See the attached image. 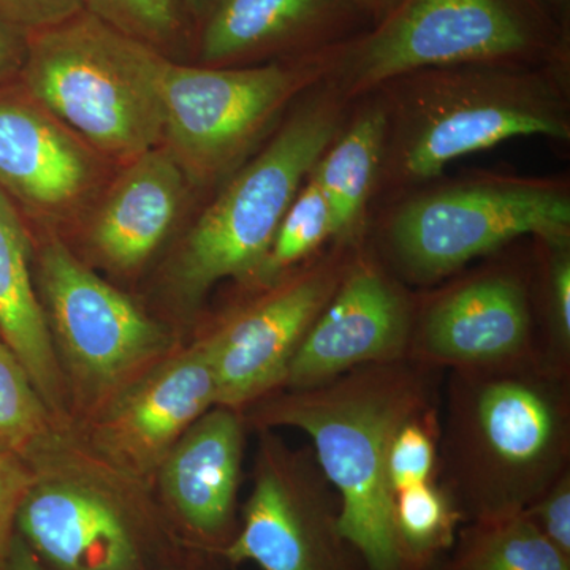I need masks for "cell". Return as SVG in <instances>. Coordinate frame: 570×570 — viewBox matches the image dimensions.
I'll return each instance as SVG.
<instances>
[{"label":"cell","instance_id":"1","mask_svg":"<svg viewBox=\"0 0 570 570\" xmlns=\"http://www.w3.org/2000/svg\"><path fill=\"white\" fill-rule=\"evenodd\" d=\"M569 62L433 67L379 86L385 116L377 194H407L450 164L519 137L570 140Z\"/></svg>","mask_w":570,"mask_h":570},{"label":"cell","instance_id":"2","mask_svg":"<svg viewBox=\"0 0 570 570\" xmlns=\"http://www.w3.org/2000/svg\"><path fill=\"white\" fill-rule=\"evenodd\" d=\"M425 365L415 360L355 367L265 401L258 422L313 441L314 459L340 501V528L365 570H406L395 528L389 452L411 420L433 409Z\"/></svg>","mask_w":570,"mask_h":570},{"label":"cell","instance_id":"3","mask_svg":"<svg viewBox=\"0 0 570 570\" xmlns=\"http://www.w3.org/2000/svg\"><path fill=\"white\" fill-rule=\"evenodd\" d=\"M569 401L561 371L538 355L453 370L444 489L468 521L523 512L568 472Z\"/></svg>","mask_w":570,"mask_h":570},{"label":"cell","instance_id":"4","mask_svg":"<svg viewBox=\"0 0 570 570\" xmlns=\"http://www.w3.org/2000/svg\"><path fill=\"white\" fill-rule=\"evenodd\" d=\"M167 59L82 10L28 33L18 81L105 160L122 167L163 145Z\"/></svg>","mask_w":570,"mask_h":570},{"label":"cell","instance_id":"5","mask_svg":"<svg viewBox=\"0 0 570 570\" xmlns=\"http://www.w3.org/2000/svg\"><path fill=\"white\" fill-rule=\"evenodd\" d=\"M569 26L540 0H397L365 31L335 45V82L348 102L409 71L569 62Z\"/></svg>","mask_w":570,"mask_h":570},{"label":"cell","instance_id":"6","mask_svg":"<svg viewBox=\"0 0 570 570\" xmlns=\"http://www.w3.org/2000/svg\"><path fill=\"white\" fill-rule=\"evenodd\" d=\"M351 108L335 82H318L292 105L261 153L232 174L176 258L174 283L184 302L194 305L228 277L254 283L285 213Z\"/></svg>","mask_w":570,"mask_h":570},{"label":"cell","instance_id":"7","mask_svg":"<svg viewBox=\"0 0 570 570\" xmlns=\"http://www.w3.org/2000/svg\"><path fill=\"white\" fill-rule=\"evenodd\" d=\"M523 236L569 242L564 179L482 175L415 190L393 206L379 234L382 262L415 285L438 284Z\"/></svg>","mask_w":570,"mask_h":570},{"label":"cell","instance_id":"8","mask_svg":"<svg viewBox=\"0 0 570 570\" xmlns=\"http://www.w3.org/2000/svg\"><path fill=\"white\" fill-rule=\"evenodd\" d=\"M335 66V45L298 58L245 67L184 66L163 75L164 141L189 186L223 181Z\"/></svg>","mask_w":570,"mask_h":570},{"label":"cell","instance_id":"9","mask_svg":"<svg viewBox=\"0 0 570 570\" xmlns=\"http://www.w3.org/2000/svg\"><path fill=\"white\" fill-rule=\"evenodd\" d=\"M39 284L52 341L89 392L122 387L170 347L164 326L55 236L40 250Z\"/></svg>","mask_w":570,"mask_h":570},{"label":"cell","instance_id":"10","mask_svg":"<svg viewBox=\"0 0 570 570\" xmlns=\"http://www.w3.org/2000/svg\"><path fill=\"white\" fill-rule=\"evenodd\" d=\"M230 564L262 570H365L340 528V501L316 459H298L266 441Z\"/></svg>","mask_w":570,"mask_h":570},{"label":"cell","instance_id":"11","mask_svg":"<svg viewBox=\"0 0 570 570\" xmlns=\"http://www.w3.org/2000/svg\"><path fill=\"white\" fill-rule=\"evenodd\" d=\"M355 247L335 245L317 255L205 337L216 406L238 409L284 385L292 358L335 294Z\"/></svg>","mask_w":570,"mask_h":570},{"label":"cell","instance_id":"12","mask_svg":"<svg viewBox=\"0 0 570 570\" xmlns=\"http://www.w3.org/2000/svg\"><path fill=\"white\" fill-rule=\"evenodd\" d=\"M14 534L48 570H163L179 562L159 524L78 483L36 480Z\"/></svg>","mask_w":570,"mask_h":570},{"label":"cell","instance_id":"13","mask_svg":"<svg viewBox=\"0 0 570 570\" xmlns=\"http://www.w3.org/2000/svg\"><path fill=\"white\" fill-rule=\"evenodd\" d=\"M415 307L379 254L356 246L292 358L285 387H311L355 367L409 358Z\"/></svg>","mask_w":570,"mask_h":570},{"label":"cell","instance_id":"14","mask_svg":"<svg viewBox=\"0 0 570 570\" xmlns=\"http://www.w3.org/2000/svg\"><path fill=\"white\" fill-rule=\"evenodd\" d=\"M108 160L17 80L0 85V189L18 208L66 223L99 197Z\"/></svg>","mask_w":570,"mask_h":570},{"label":"cell","instance_id":"15","mask_svg":"<svg viewBox=\"0 0 570 570\" xmlns=\"http://www.w3.org/2000/svg\"><path fill=\"white\" fill-rule=\"evenodd\" d=\"M530 288L509 269L449 285L415 307L409 358L425 366L489 367L535 356Z\"/></svg>","mask_w":570,"mask_h":570},{"label":"cell","instance_id":"16","mask_svg":"<svg viewBox=\"0 0 570 570\" xmlns=\"http://www.w3.org/2000/svg\"><path fill=\"white\" fill-rule=\"evenodd\" d=\"M216 406L204 341L122 385L97 422V448L129 474L159 469L179 438Z\"/></svg>","mask_w":570,"mask_h":570},{"label":"cell","instance_id":"17","mask_svg":"<svg viewBox=\"0 0 570 570\" xmlns=\"http://www.w3.org/2000/svg\"><path fill=\"white\" fill-rule=\"evenodd\" d=\"M355 0H214L202 28L206 67L298 58L370 28Z\"/></svg>","mask_w":570,"mask_h":570},{"label":"cell","instance_id":"18","mask_svg":"<svg viewBox=\"0 0 570 570\" xmlns=\"http://www.w3.org/2000/svg\"><path fill=\"white\" fill-rule=\"evenodd\" d=\"M243 444L245 433L236 409L214 406L179 438L160 464L171 517L194 549L220 554L235 538Z\"/></svg>","mask_w":570,"mask_h":570},{"label":"cell","instance_id":"19","mask_svg":"<svg viewBox=\"0 0 570 570\" xmlns=\"http://www.w3.org/2000/svg\"><path fill=\"white\" fill-rule=\"evenodd\" d=\"M187 186L164 145L122 165L89 219L86 238L92 253L116 272L140 268L170 234Z\"/></svg>","mask_w":570,"mask_h":570},{"label":"cell","instance_id":"20","mask_svg":"<svg viewBox=\"0 0 570 570\" xmlns=\"http://www.w3.org/2000/svg\"><path fill=\"white\" fill-rule=\"evenodd\" d=\"M31 255V236L20 208L0 189V340L20 358L51 411L62 406V371L33 287Z\"/></svg>","mask_w":570,"mask_h":570},{"label":"cell","instance_id":"21","mask_svg":"<svg viewBox=\"0 0 570 570\" xmlns=\"http://www.w3.org/2000/svg\"><path fill=\"white\" fill-rule=\"evenodd\" d=\"M354 104L343 129L309 174L328 205L332 242L351 247L363 242L385 141V116L377 97L367 94Z\"/></svg>","mask_w":570,"mask_h":570},{"label":"cell","instance_id":"22","mask_svg":"<svg viewBox=\"0 0 570 570\" xmlns=\"http://www.w3.org/2000/svg\"><path fill=\"white\" fill-rule=\"evenodd\" d=\"M445 570H570L558 549L523 512L469 521L456 534Z\"/></svg>","mask_w":570,"mask_h":570},{"label":"cell","instance_id":"23","mask_svg":"<svg viewBox=\"0 0 570 570\" xmlns=\"http://www.w3.org/2000/svg\"><path fill=\"white\" fill-rule=\"evenodd\" d=\"M463 515L444 487L428 482L393 494V528L406 570H426L452 550Z\"/></svg>","mask_w":570,"mask_h":570},{"label":"cell","instance_id":"24","mask_svg":"<svg viewBox=\"0 0 570 570\" xmlns=\"http://www.w3.org/2000/svg\"><path fill=\"white\" fill-rule=\"evenodd\" d=\"M330 239L333 228L328 205L316 181L307 175L277 228L254 283L262 287L277 283L294 272L296 265L316 255Z\"/></svg>","mask_w":570,"mask_h":570},{"label":"cell","instance_id":"25","mask_svg":"<svg viewBox=\"0 0 570 570\" xmlns=\"http://www.w3.org/2000/svg\"><path fill=\"white\" fill-rule=\"evenodd\" d=\"M48 411L20 358L0 340V453L26 460L47 436Z\"/></svg>","mask_w":570,"mask_h":570},{"label":"cell","instance_id":"26","mask_svg":"<svg viewBox=\"0 0 570 570\" xmlns=\"http://www.w3.org/2000/svg\"><path fill=\"white\" fill-rule=\"evenodd\" d=\"M181 0H85V10L154 50L174 51L186 37Z\"/></svg>","mask_w":570,"mask_h":570},{"label":"cell","instance_id":"27","mask_svg":"<svg viewBox=\"0 0 570 570\" xmlns=\"http://www.w3.org/2000/svg\"><path fill=\"white\" fill-rule=\"evenodd\" d=\"M436 414L428 412L397 431L389 452V482L393 494L433 482L438 464Z\"/></svg>","mask_w":570,"mask_h":570},{"label":"cell","instance_id":"28","mask_svg":"<svg viewBox=\"0 0 570 570\" xmlns=\"http://www.w3.org/2000/svg\"><path fill=\"white\" fill-rule=\"evenodd\" d=\"M547 254L546 303L551 335L561 356L570 346V250L569 242L540 243Z\"/></svg>","mask_w":570,"mask_h":570},{"label":"cell","instance_id":"29","mask_svg":"<svg viewBox=\"0 0 570 570\" xmlns=\"http://www.w3.org/2000/svg\"><path fill=\"white\" fill-rule=\"evenodd\" d=\"M36 480L26 460L11 453H0V564L14 538L18 509Z\"/></svg>","mask_w":570,"mask_h":570},{"label":"cell","instance_id":"30","mask_svg":"<svg viewBox=\"0 0 570 570\" xmlns=\"http://www.w3.org/2000/svg\"><path fill=\"white\" fill-rule=\"evenodd\" d=\"M85 10V0H0V17L26 33L55 28Z\"/></svg>","mask_w":570,"mask_h":570},{"label":"cell","instance_id":"31","mask_svg":"<svg viewBox=\"0 0 570 570\" xmlns=\"http://www.w3.org/2000/svg\"><path fill=\"white\" fill-rule=\"evenodd\" d=\"M540 531L570 554V475H561L546 493L527 509Z\"/></svg>","mask_w":570,"mask_h":570},{"label":"cell","instance_id":"32","mask_svg":"<svg viewBox=\"0 0 570 570\" xmlns=\"http://www.w3.org/2000/svg\"><path fill=\"white\" fill-rule=\"evenodd\" d=\"M235 566L230 564L223 554L212 553V551L195 550L189 558L176 562L170 568L163 570H234ZM0 570H48L36 557L32 551L26 547L17 534L11 540L9 553L6 560L0 564Z\"/></svg>","mask_w":570,"mask_h":570},{"label":"cell","instance_id":"33","mask_svg":"<svg viewBox=\"0 0 570 570\" xmlns=\"http://www.w3.org/2000/svg\"><path fill=\"white\" fill-rule=\"evenodd\" d=\"M28 50V33L0 17V85L14 81L20 75Z\"/></svg>","mask_w":570,"mask_h":570},{"label":"cell","instance_id":"34","mask_svg":"<svg viewBox=\"0 0 570 570\" xmlns=\"http://www.w3.org/2000/svg\"><path fill=\"white\" fill-rule=\"evenodd\" d=\"M355 2L360 10L365 13L367 21L374 24V22L381 21L396 6L397 0H355Z\"/></svg>","mask_w":570,"mask_h":570},{"label":"cell","instance_id":"35","mask_svg":"<svg viewBox=\"0 0 570 570\" xmlns=\"http://www.w3.org/2000/svg\"><path fill=\"white\" fill-rule=\"evenodd\" d=\"M561 24L569 26L570 0H540Z\"/></svg>","mask_w":570,"mask_h":570},{"label":"cell","instance_id":"36","mask_svg":"<svg viewBox=\"0 0 570 570\" xmlns=\"http://www.w3.org/2000/svg\"><path fill=\"white\" fill-rule=\"evenodd\" d=\"M184 10L193 14L197 20L204 21L206 13L214 3V0H181Z\"/></svg>","mask_w":570,"mask_h":570}]
</instances>
